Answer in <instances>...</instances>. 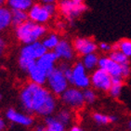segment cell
<instances>
[{
  "label": "cell",
  "instance_id": "obj_26",
  "mask_svg": "<svg viewBox=\"0 0 131 131\" xmlns=\"http://www.w3.org/2000/svg\"><path fill=\"white\" fill-rule=\"evenodd\" d=\"M118 46V50L123 52L128 58L131 57V40L130 39H122L116 42Z\"/></svg>",
  "mask_w": 131,
  "mask_h": 131
},
{
  "label": "cell",
  "instance_id": "obj_15",
  "mask_svg": "<svg viewBox=\"0 0 131 131\" xmlns=\"http://www.w3.org/2000/svg\"><path fill=\"white\" fill-rule=\"evenodd\" d=\"M27 73L32 83L37 84V85H40V86H44L45 84H47L48 74L42 69L39 68L36 65V63H35L30 70L28 71Z\"/></svg>",
  "mask_w": 131,
  "mask_h": 131
},
{
  "label": "cell",
  "instance_id": "obj_20",
  "mask_svg": "<svg viewBox=\"0 0 131 131\" xmlns=\"http://www.w3.org/2000/svg\"><path fill=\"white\" fill-rule=\"evenodd\" d=\"M99 60H100V57L97 55L96 52L90 53L88 55L84 56L82 59V63L86 71H94L98 67Z\"/></svg>",
  "mask_w": 131,
  "mask_h": 131
},
{
  "label": "cell",
  "instance_id": "obj_33",
  "mask_svg": "<svg viewBox=\"0 0 131 131\" xmlns=\"http://www.w3.org/2000/svg\"><path fill=\"white\" fill-rule=\"evenodd\" d=\"M6 128V122L4 120V118H2L0 116V131H3Z\"/></svg>",
  "mask_w": 131,
  "mask_h": 131
},
{
  "label": "cell",
  "instance_id": "obj_19",
  "mask_svg": "<svg viewBox=\"0 0 131 131\" xmlns=\"http://www.w3.org/2000/svg\"><path fill=\"white\" fill-rule=\"evenodd\" d=\"M29 20L27 11L23 10H11V26L14 28L21 25Z\"/></svg>",
  "mask_w": 131,
  "mask_h": 131
},
{
  "label": "cell",
  "instance_id": "obj_30",
  "mask_svg": "<svg viewBox=\"0 0 131 131\" xmlns=\"http://www.w3.org/2000/svg\"><path fill=\"white\" fill-rule=\"evenodd\" d=\"M122 66V78L126 79L128 78L129 76L131 75V66L130 63L128 64H125V65Z\"/></svg>",
  "mask_w": 131,
  "mask_h": 131
},
{
  "label": "cell",
  "instance_id": "obj_38",
  "mask_svg": "<svg viewBox=\"0 0 131 131\" xmlns=\"http://www.w3.org/2000/svg\"><path fill=\"white\" fill-rule=\"evenodd\" d=\"M71 1H73L75 3H84V0H71Z\"/></svg>",
  "mask_w": 131,
  "mask_h": 131
},
{
  "label": "cell",
  "instance_id": "obj_25",
  "mask_svg": "<svg viewBox=\"0 0 131 131\" xmlns=\"http://www.w3.org/2000/svg\"><path fill=\"white\" fill-rule=\"evenodd\" d=\"M109 57L114 61L115 62H117L120 65H125V64H128L130 63V61H129V58L127 56H126L123 52L119 50H114L111 51L109 53Z\"/></svg>",
  "mask_w": 131,
  "mask_h": 131
},
{
  "label": "cell",
  "instance_id": "obj_22",
  "mask_svg": "<svg viewBox=\"0 0 131 131\" xmlns=\"http://www.w3.org/2000/svg\"><path fill=\"white\" fill-rule=\"evenodd\" d=\"M124 85V79L121 77H114L112 81L111 88L109 89V94L110 96L114 99H117L120 97L122 93V89H123Z\"/></svg>",
  "mask_w": 131,
  "mask_h": 131
},
{
  "label": "cell",
  "instance_id": "obj_39",
  "mask_svg": "<svg viewBox=\"0 0 131 131\" xmlns=\"http://www.w3.org/2000/svg\"><path fill=\"white\" fill-rule=\"evenodd\" d=\"M127 126H128V128H129V129H130V130H131V120H130V121L128 122V124H127Z\"/></svg>",
  "mask_w": 131,
  "mask_h": 131
},
{
  "label": "cell",
  "instance_id": "obj_24",
  "mask_svg": "<svg viewBox=\"0 0 131 131\" xmlns=\"http://www.w3.org/2000/svg\"><path fill=\"white\" fill-rule=\"evenodd\" d=\"M93 120L99 125H108V124L114 123L117 121V117L114 115H107V114H101V113H95L92 115Z\"/></svg>",
  "mask_w": 131,
  "mask_h": 131
},
{
  "label": "cell",
  "instance_id": "obj_35",
  "mask_svg": "<svg viewBox=\"0 0 131 131\" xmlns=\"http://www.w3.org/2000/svg\"><path fill=\"white\" fill-rule=\"evenodd\" d=\"M69 131H83V130H82V128H81L80 126H73L70 129H69Z\"/></svg>",
  "mask_w": 131,
  "mask_h": 131
},
{
  "label": "cell",
  "instance_id": "obj_1",
  "mask_svg": "<svg viewBox=\"0 0 131 131\" xmlns=\"http://www.w3.org/2000/svg\"><path fill=\"white\" fill-rule=\"evenodd\" d=\"M20 101L26 113L44 117L52 115L58 104L56 96L48 88L32 82L21 88Z\"/></svg>",
  "mask_w": 131,
  "mask_h": 131
},
{
  "label": "cell",
  "instance_id": "obj_36",
  "mask_svg": "<svg viewBox=\"0 0 131 131\" xmlns=\"http://www.w3.org/2000/svg\"><path fill=\"white\" fill-rule=\"evenodd\" d=\"M44 129H45V126H36L34 128L33 131H44Z\"/></svg>",
  "mask_w": 131,
  "mask_h": 131
},
{
  "label": "cell",
  "instance_id": "obj_13",
  "mask_svg": "<svg viewBox=\"0 0 131 131\" xmlns=\"http://www.w3.org/2000/svg\"><path fill=\"white\" fill-rule=\"evenodd\" d=\"M53 51L55 52L59 60H61L65 62L73 61L74 58V53H75L73 49V44H71L69 41L64 40V39L59 42L58 46Z\"/></svg>",
  "mask_w": 131,
  "mask_h": 131
},
{
  "label": "cell",
  "instance_id": "obj_10",
  "mask_svg": "<svg viewBox=\"0 0 131 131\" xmlns=\"http://www.w3.org/2000/svg\"><path fill=\"white\" fill-rule=\"evenodd\" d=\"M28 17L31 21H34L38 24H45L50 20L52 16L46 9L45 6L42 3H36L34 4L31 8L27 11Z\"/></svg>",
  "mask_w": 131,
  "mask_h": 131
},
{
  "label": "cell",
  "instance_id": "obj_14",
  "mask_svg": "<svg viewBox=\"0 0 131 131\" xmlns=\"http://www.w3.org/2000/svg\"><path fill=\"white\" fill-rule=\"evenodd\" d=\"M59 61L54 51L48 50L42 57L36 61V65L45 72L47 74L50 73L56 68V63Z\"/></svg>",
  "mask_w": 131,
  "mask_h": 131
},
{
  "label": "cell",
  "instance_id": "obj_7",
  "mask_svg": "<svg viewBox=\"0 0 131 131\" xmlns=\"http://www.w3.org/2000/svg\"><path fill=\"white\" fill-rule=\"evenodd\" d=\"M112 77L105 71L98 68L92 72L90 75V86L100 91L108 92L112 86Z\"/></svg>",
  "mask_w": 131,
  "mask_h": 131
},
{
  "label": "cell",
  "instance_id": "obj_31",
  "mask_svg": "<svg viewBox=\"0 0 131 131\" xmlns=\"http://www.w3.org/2000/svg\"><path fill=\"white\" fill-rule=\"evenodd\" d=\"M98 48H100L102 52H111L112 51V45H110L109 43H106V42H101L100 43V45L98 46Z\"/></svg>",
  "mask_w": 131,
  "mask_h": 131
},
{
  "label": "cell",
  "instance_id": "obj_8",
  "mask_svg": "<svg viewBox=\"0 0 131 131\" xmlns=\"http://www.w3.org/2000/svg\"><path fill=\"white\" fill-rule=\"evenodd\" d=\"M47 51L48 49L44 47L43 43L41 41H36L32 44L23 46V48H20L19 57H23V58L30 59V60H34L36 61Z\"/></svg>",
  "mask_w": 131,
  "mask_h": 131
},
{
  "label": "cell",
  "instance_id": "obj_12",
  "mask_svg": "<svg viewBox=\"0 0 131 131\" xmlns=\"http://www.w3.org/2000/svg\"><path fill=\"white\" fill-rule=\"evenodd\" d=\"M6 118L13 124L23 126H30L34 124V118L29 114L20 113L13 108H9L6 112Z\"/></svg>",
  "mask_w": 131,
  "mask_h": 131
},
{
  "label": "cell",
  "instance_id": "obj_3",
  "mask_svg": "<svg viewBox=\"0 0 131 131\" xmlns=\"http://www.w3.org/2000/svg\"><path fill=\"white\" fill-rule=\"evenodd\" d=\"M48 88L56 97L61 96V94L69 88V82L64 76L63 73L60 68L56 67L50 73L48 74L47 79Z\"/></svg>",
  "mask_w": 131,
  "mask_h": 131
},
{
  "label": "cell",
  "instance_id": "obj_28",
  "mask_svg": "<svg viewBox=\"0 0 131 131\" xmlns=\"http://www.w3.org/2000/svg\"><path fill=\"white\" fill-rule=\"evenodd\" d=\"M59 68L61 69V72L63 73L64 76L66 77V79L68 80L69 84L71 85V82H72V77H73V68L69 65L68 62H65V61H63L60 64L59 66Z\"/></svg>",
  "mask_w": 131,
  "mask_h": 131
},
{
  "label": "cell",
  "instance_id": "obj_6",
  "mask_svg": "<svg viewBox=\"0 0 131 131\" xmlns=\"http://www.w3.org/2000/svg\"><path fill=\"white\" fill-rule=\"evenodd\" d=\"M73 77L71 85L79 89H86L90 86V75L88 74V71L83 65L82 61H77L73 64Z\"/></svg>",
  "mask_w": 131,
  "mask_h": 131
},
{
  "label": "cell",
  "instance_id": "obj_5",
  "mask_svg": "<svg viewBox=\"0 0 131 131\" xmlns=\"http://www.w3.org/2000/svg\"><path fill=\"white\" fill-rule=\"evenodd\" d=\"M60 98L61 102L72 110H80L86 104L84 100L83 90L75 86H69L60 96Z\"/></svg>",
  "mask_w": 131,
  "mask_h": 131
},
{
  "label": "cell",
  "instance_id": "obj_4",
  "mask_svg": "<svg viewBox=\"0 0 131 131\" xmlns=\"http://www.w3.org/2000/svg\"><path fill=\"white\" fill-rule=\"evenodd\" d=\"M57 7L66 20L70 21L79 18L88 10V7L85 3H75L71 0H60Z\"/></svg>",
  "mask_w": 131,
  "mask_h": 131
},
{
  "label": "cell",
  "instance_id": "obj_16",
  "mask_svg": "<svg viewBox=\"0 0 131 131\" xmlns=\"http://www.w3.org/2000/svg\"><path fill=\"white\" fill-rule=\"evenodd\" d=\"M6 4L11 10L28 11L35 3L34 0H6Z\"/></svg>",
  "mask_w": 131,
  "mask_h": 131
},
{
  "label": "cell",
  "instance_id": "obj_34",
  "mask_svg": "<svg viewBox=\"0 0 131 131\" xmlns=\"http://www.w3.org/2000/svg\"><path fill=\"white\" fill-rule=\"evenodd\" d=\"M57 0H41L42 4H56Z\"/></svg>",
  "mask_w": 131,
  "mask_h": 131
},
{
  "label": "cell",
  "instance_id": "obj_18",
  "mask_svg": "<svg viewBox=\"0 0 131 131\" xmlns=\"http://www.w3.org/2000/svg\"><path fill=\"white\" fill-rule=\"evenodd\" d=\"M45 129L44 131H65V126L62 125L56 116H46L45 117Z\"/></svg>",
  "mask_w": 131,
  "mask_h": 131
},
{
  "label": "cell",
  "instance_id": "obj_40",
  "mask_svg": "<svg viewBox=\"0 0 131 131\" xmlns=\"http://www.w3.org/2000/svg\"><path fill=\"white\" fill-rule=\"evenodd\" d=\"M3 99V96H2V94H0V101H1V100H2Z\"/></svg>",
  "mask_w": 131,
  "mask_h": 131
},
{
  "label": "cell",
  "instance_id": "obj_17",
  "mask_svg": "<svg viewBox=\"0 0 131 131\" xmlns=\"http://www.w3.org/2000/svg\"><path fill=\"white\" fill-rule=\"evenodd\" d=\"M11 26V9L3 6L0 8V34Z\"/></svg>",
  "mask_w": 131,
  "mask_h": 131
},
{
  "label": "cell",
  "instance_id": "obj_29",
  "mask_svg": "<svg viewBox=\"0 0 131 131\" xmlns=\"http://www.w3.org/2000/svg\"><path fill=\"white\" fill-rule=\"evenodd\" d=\"M83 95H84V100L85 102L88 104H93L95 102V101L97 100L96 93L93 89L91 88H86L83 90Z\"/></svg>",
  "mask_w": 131,
  "mask_h": 131
},
{
  "label": "cell",
  "instance_id": "obj_27",
  "mask_svg": "<svg viewBox=\"0 0 131 131\" xmlns=\"http://www.w3.org/2000/svg\"><path fill=\"white\" fill-rule=\"evenodd\" d=\"M18 62H19V66H20V68L23 71H24V72L27 73L28 71L30 70V69L35 65L36 61H34V60H30V59L23 58V57H19Z\"/></svg>",
  "mask_w": 131,
  "mask_h": 131
},
{
  "label": "cell",
  "instance_id": "obj_32",
  "mask_svg": "<svg viewBox=\"0 0 131 131\" xmlns=\"http://www.w3.org/2000/svg\"><path fill=\"white\" fill-rule=\"evenodd\" d=\"M6 48H7V42L4 38L0 35V60L2 58L6 52Z\"/></svg>",
  "mask_w": 131,
  "mask_h": 131
},
{
  "label": "cell",
  "instance_id": "obj_23",
  "mask_svg": "<svg viewBox=\"0 0 131 131\" xmlns=\"http://www.w3.org/2000/svg\"><path fill=\"white\" fill-rule=\"evenodd\" d=\"M56 118L58 119L62 125L67 126V125L71 124V122L73 121V114H72V112H71L70 109L63 108V109H61V110L57 113Z\"/></svg>",
  "mask_w": 131,
  "mask_h": 131
},
{
  "label": "cell",
  "instance_id": "obj_21",
  "mask_svg": "<svg viewBox=\"0 0 131 131\" xmlns=\"http://www.w3.org/2000/svg\"><path fill=\"white\" fill-rule=\"evenodd\" d=\"M61 41L59 35L55 33H51L48 35H46L44 36V38L42 39V43H43L44 47H45L48 50L53 51L55 49V48L58 46L59 42Z\"/></svg>",
  "mask_w": 131,
  "mask_h": 131
},
{
  "label": "cell",
  "instance_id": "obj_11",
  "mask_svg": "<svg viewBox=\"0 0 131 131\" xmlns=\"http://www.w3.org/2000/svg\"><path fill=\"white\" fill-rule=\"evenodd\" d=\"M98 68L105 71L110 75L114 77H121L122 78V66L113 61L109 56H102L99 60Z\"/></svg>",
  "mask_w": 131,
  "mask_h": 131
},
{
  "label": "cell",
  "instance_id": "obj_37",
  "mask_svg": "<svg viewBox=\"0 0 131 131\" xmlns=\"http://www.w3.org/2000/svg\"><path fill=\"white\" fill-rule=\"evenodd\" d=\"M6 3V0H0V8L4 6V4Z\"/></svg>",
  "mask_w": 131,
  "mask_h": 131
},
{
  "label": "cell",
  "instance_id": "obj_9",
  "mask_svg": "<svg viewBox=\"0 0 131 131\" xmlns=\"http://www.w3.org/2000/svg\"><path fill=\"white\" fill-rule=\"evenodd\" d=\"M74 52L80 56H86L90 53H95L98 49L96 42L88 37H76L73 42Z\"/></svg>",
  "mask_w": 131,
  "mask_h": 131
},
{
  "label": "cell",
  "instance_id": "obj_2",
  "mask_svg": "<svg viewBox=\"0 0 131 131\" xmlns=\"http://www.w3.org/2000/svg\"><path fill=\"white\" fill-rule=\"evenodd\" d=\"M48 29L43 24H38L28 20L21 25L15 28V36L23 45L40 41L47 35Z\"/></svg>",
  "mask_w": 131,
  "mask_h": 131
}]
</instances>
